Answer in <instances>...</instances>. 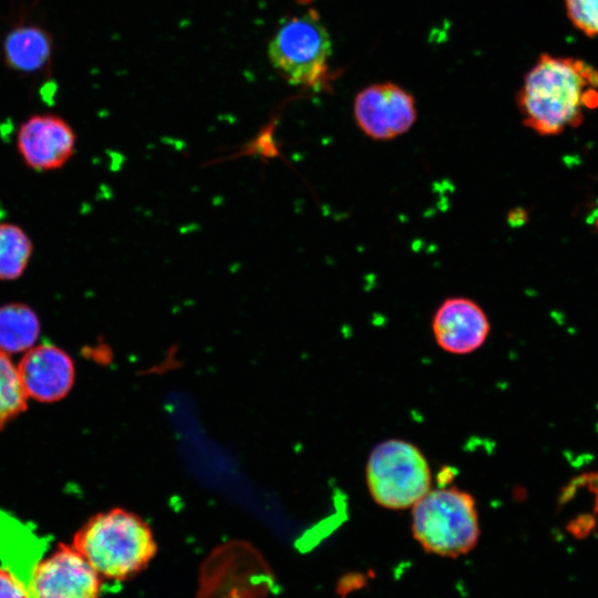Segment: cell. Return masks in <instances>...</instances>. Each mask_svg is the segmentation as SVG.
Instances as JSON below:
<instances>
[{"label":"cell","instance_id":"6da1fadb","mask_svg":"<svg viewBox=\"0 0 598 598\" xmlns=\"http://www.w3.org/2000/svg\"><path fill=\"white\" fill-rule=\"evenodd\" d=\"M525 126L543 136L576 127L598 106V69L568 56L540 54L516 96Z\"/></svg>","mask_w":598,"mask_h":598},{"label":"cell","instance_id":"7a4b0ae2","mask_svg":"<svg viewBox=\"0 0 598 598\" xmlns=\"http://www.w3.org/2000/svg\"><path fill=\"white\" fill-rule=\"evenodd\" d=\"M73 547L101 577L113 580L141 573L157 550L148 524L123 508L92 516L74 535Z\"/></svg>","mask_w":598,"mask_h":598},{"label":"cell","instance_id":"3957f363","mask_svg":"<svg viewBox=\"0 0 598 598\" xmlns=\"http://www.w3.org/2000/svg\"><path fill=\"white\" fill-rule=\"evenodd\" d=\"M411 529L429 553L444 557L465 555L480 537L475 498L456 486L432 488L412 506Z\"/></svg>","mask_w":598,"mask_h":598},{"label":"cell","instance_id":"277c9868","mask_svg":"<svg viewBox=\"0 0 598 598\" xmlns=\"http://www.w3.org/2000/svg\"><path fill=\"white\" fill-rule=\"evenodd\" d=\"M365 483L374 503L401 511L412 508L432 489V471L416 445L389 439L371 450L365 463Z\"/></svg>","mask_w":598,"mask_h":598},{"label":"cell","instance_id":"5b68a950","mask_svg":"<svg viewBox=\"0 0 598 598\" xmlns=\"http://www.w3.org/2000/svg\"><path fill=\"white\" fill-rule=\"evenodd\" d=\"M332 43L315 10L285 19L268 45L274 69L292 85L319 87L326 79Z\"/></svg>","mask_w":598,"mask_h":598},{"label":"cell","instance_id":"8992f818","mask_svg":"<svg viewBox=\"0 0 598 598\" xmlns=\"http://www.w3.org/2000/svg\"><path fill=\"white\" fill-rule=\"evenodd\" d=\"M354 120L359 128L375 141L393 140L415 123L414 96L391 82L371 84L354 99Z\"/></svg>","mask_w":598,"mask_h":598},{"label":"cell","instance_id":"52a82bcc","mask_svg":"<svg viewBox=\"0 0 598 598\" xmlns=\"http://www.w3.org/2000/svg\"><path fill=\"white\" fill-rule=\"evenodd\" d=\"M33 598H99L101 576L73 547L60 544L33 574Z\"/></svg>","mask_w":598,"mask_h":598},{"label":"cell","instance_id":"ba28073f","mask_svg":"<svg viewBox=\"0 0 598 598\" xmlns=\"http://www.w3.org/2000/svg\"><path fill=\"white\" fill-rule=\"evenodd\" d=\"M491 323L483 308L465 297L445 299L432 319L436 344L451 354H468L488 338Z\"/></svg>","mask_w":598,"mask_h":598},{"label":"cell","instance_id":"9c48e42d","mask_svg":"<svg viewBox=\"0 0 598 598\" xmlns=\"http://www.w3.org/2000/svg\"><path fill=\"white\" fill-rule=\"evenodd\" d=\"M17 142L19 153L30 167L49 171L61 167L71 157L75 135L62 117L38 114L21 125Z\"/></svg>","mask_w":598,"mask_h":598},{"label":"cell","instance_id":"30bf717a","mask_svg":"<svg viewBox=\"0 0 598 598\" xmlns=\"http://www.w3.org/2000/svg\"><path fill=\"white\" fill-rule=\"evenodd\" d=\"M17 369L27 396L42 402L64 398L74 381L71 358L49 343L31 347Z\"/></svg>","mask_w":598,"mask_h":598},{"label":"cell","instance_id":"8fae6325","mask_svg":"<svg viewBox=\"0 0 598 598\" xmlns=\"http://www.w3.org/2000/svg\"><path fill=\"white\" fill-rule=\"evenodd\" d=\"M45 540L30 530L25 524L0 512V561L33 598V574L41 560Z\"/></svg>","mask_w":598,"mask_h":598},{"label":"cell","instance_id":"7c38bea8","mask_svg":"<svg viewBox=\"0 0 598 598\" xmlns=\"http://www.w3.org/2000/svg\"><path fill=\"white\" fill-rule=\"evenodd\" d=\"M52 45V37L45 29L35 24L18 25L3 41V60L11 70L37 72L50 61Z\"/></svg>","mask_w":598,"mask_h":598},{"label":"cell","instance_id":"4fadbf2b","mask_svg":"<svg viewBox=\"0 0 598 598\" xmlns=\"http://www.w3.org/2000/svg\"><path fill=\"white\" fill-rule=\"evenodd\" d=\"M39 331V319L28 306L9 303L0 308V350L8 354L29 350Z\"/></svg>","mask_w":598,"mask_h":598},{"label":"cell","instance_id":"5bb4252c","mask_svg":"<svg viewBox=\"0 0 598 598\" xmlns=\"http://www.w3.org/2000/svg\"><path fill=\"white\" fill-rule=\"evenodd\" d=\"M31 252V240L20 227L0 224V280H12L22 275Z\"/></svg>","mask_w":598,"mask_h":598},{"label":"cell","instance_id":"9a60e30c","mask_svg":"<svg viewBox=\"0 0 598 598\" xmlns=\"http://www.w3.org/2000/svg\"><path fill=\"white\" fill-rule=\"evenodd\" d=\"M27 399L17 367L0 350V427L24 411Z\"/></svg>","mask_w":598,"mask_h":598},{"label":"cell","instance_id":"2e32d148","mask_svg":"<svg viewBox=\"0 0 598 598\" xmlns=\"http://www.w3.org/2000/svg\"><path fill=\"white\" fill-rule=\"evenodd\" d=\"M277 126V118L270 121L264 128L255 136L254 140L246 143L238 152H236L231 158L238 156H257L261 159H274L280 157L279 144L276 141L275 128Z\"/></svg>","mask_w":598,"mask_h":598},{"label":"cell","instance_id":"e0dca14e","mask_svg":"<svg viewBox=\"0 0 598 598\" xmlns=\"http://www.w3.org/2000/svg\"><path fill=\"white\" fill-rule=\"evenodd\" d=\"M571 23L588 37H598V0H565Z\"/></svg>","mask_w":598,"mask_h":598},{"label":"cell","instance_id":"ac0fdd59","mask_svg":"<svg viewBox=\"0 0 598 598\" xmlns=\"http://www.w3.org/2000/svg\"><path fill=\"white\" fill-rule=\"evenodd\" d=\"M0 598H30L25 587L2 567H0Z\"/></svg>","mask_w":598,"mask_h":598},{"label":"cell","instance_id":"d6986e66","mask_svg":"<svg viewBox=\"0 0 598 598\" xmlns=\"http://www.w3.org/2000/svg\"><path fill=\"white\" fill-rule=\"evenodd\" d=\"M586 482L589 491L595 496V512L598 515V472L586 476Z\"/></svg>","mask_w":598,"mask_h":598}]
</instances>
